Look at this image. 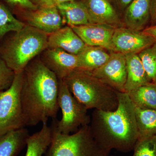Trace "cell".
<instances>
[{"instance_id": "cell-1", "label": "cell", "mask_w": 156, "mask_h": 156, "mask_svg": "<svg viewBox=\"0 0 156 156\" xmlns=\"http://www.w3.org/2000/svg\"><path fill=\"white\" fill-rule=\"evenodd\" d=\"M58 80L41 59L30 62L23 71L20 99L25 126L48 123L56 118Z\"/></svg>"}, {"instance_id": "cell-2", "label": "cell", "mask_w": 156, "mask_h": 156, "mask_svg": "<svg viewBox=\"0 0 156 156\" xmlns=\"http://www.w3.org/2000/svg\"><path fill=\"white\" fill-rule=\"evenodd\" d=\"M118 106L112 111L94 109L90 127L96 141L110 151H133L139 138L135 108L127 92H117Z\"/></svg>"}, {"instance_id": "cell-3", "label": "cell", "mask_w": 156, "mask_h": 156, "mask_svg": "<svg viewBox=\"0 0 156 156\" xmlns=\"http://www.w3.org/2000/svg\"><path fill=\"white\" fill-rule=\"evenodd\" d=\"M64 80L71 93L88 109L112 111L117 108V91L90 72L76 69Z\"/></svg>"}, {"instance_id": "cell-4", "label": "cell", "mask_w": 156, "mask_h": 156, "mask_svg": "<svg viewBox=\"0 0 156 156\" xmlns=\"http://www.w3.org/2000/svg\"><path fill=\"white\" fill-rule=\"evenodd\" d=\"M48 35L28 25L0 48V56L14 73L21 72L33 58L48 48Z\"/></svg>"}, {"instance_id": "cell-5", "label": "cell", "mask_w": 156, "mask_h": 156, "mask_svg": "<svg viewBox=\"0 0 156 156\" xmlns=\"http://www.w3.org/2000/svg\"><path fill=\"white\" fill-rule=\"evenodd\" d=\"M51 126L52 138L46 156H108L111 151L101 146L92 135L90 126L75 133L61 134Z\"/></svg>"}, {"instance_id": "cell-6", "label": "cell", "mask_w": 156, "mask_h": 156, "mask_svg": "<svg viewBox=\"0 0 156 156\" xmlns=\"http://www.w3.org/2000/svg\"><path fill=\"white\" fill-rule=\"evenodd\" d=\"M58 104L62 116L60 120L53 119L51 125L57 132L71 134L90 125L91 118L88 109L71 93L64 80H58Z\"/></svg>"}, {"instance_id": "cell-7", "label": "cell", "mask_w": 156, "mask_h": 156, "mask_svg": "<svg viewBox=\"0 0 156 156\" xmlns=\"http://www.w3.org/2000/svg\"><path fill=\"white\" fill-rule=\"evenodd\" d=\"M23 71L16 73L9 89L0 92V135L25 128L20 99Z\"/></svg>"}, {"instance_id": "cell-8", "label": "cell", "mask_w": 156, "mask_h": 156, "mask_svg": "<svg viewBox=\"0 0 156 156\" xmlns=\"http://www.w3.org/2000/svg\"><path fill=\"white\" fill-rule=\"evenodd\" d=\"M91 73L117 92H126L125 87L127 80V73L125 54L110 51V56L108 60Z\"/></svg>"}, {"instance_id": "cell-9", "label": "cell", "mask_w": 156, "mask_h": 156, "mask_svg": "<svg viewBox=\"0 0 156 156\" xmlns=\"http://www.w3.org/2000/svg\"><path fill=\"white\" fill-rule=\"evenodd\" d=\"M156 42L154 39L142 31L122 27L115 29L112 39V51L125 55L138 54Z\"/></svg>"}, {"instance_id": "cell-10", "label": "cell", "mask_w": 156, "mask_h": 156, "mask_svg": "<svg viewBox=\"0 0 156 156\" xmlns=\"http://www.w3.org/2000/svg\"><path fill=\"white\" fill-rule=\"evenodd\" d=\"M92 23L110 26L115 28L125 27L119 12L111 0H81Z\"/></svg>"}, {"instance_id": "cell-11", "label": "cell", "mask_w": 156, "mask_h": 156, "mask_svg": "<svg viewBox=\"0 0 156 156\" xmlns=\"http://www.w3.org/2000/svg\"><path fill=\"white\" fill-rule=\"evenodd\" d=\"M25 10L23 15L28 25L48 35L62 27L63 20L57 7H41L35 10Z\"/></svg>"}, {"instance_id": "cell-12", "label": "cell", "mask_w": 156, "mask_h": 156, "mask_svg": "<svg viewBox=\"0 0 156 156\" xmlns=\"http://www.w3.org/2000/svg\"><path fill=\"white\" fill-rule=\"evenodd\" d=\"M70 27L87 46L101 47L112 51V39L116 28L99 23Z\"/></svg>"}, {"instance_id": "cell-13", "label": "cell", "mask_w": 156, "mask_h": 156, "mask_svg": "<svg viewBox=\"0 0 156 156\" xmlns=\"http://www.w3.org/2000/svg\"><path fill=\"white\" fill-rule=\"evenodd\" d=\"M43 62L56 74L58 80H64L78 68L77 55L68 53L60 48H48L44 53Z\"/></svg>"}, {"instance_id": "cell-14", "label": "cell", "mask_w": 156, "mask_h": 156, "mask_svg": "<svg viewBox=\"0 0 156 156\" xmlns=\"http://www.w3.org/2000/svg\"><path fill=\"white\" fill-rule=\"evenodd\" d=\"M86 46L69 26L48 35V48H60L71 54L78 55Z\"/></svg>"}, {"instance_id": "cell-15", "label": "cell", "mask_w": 156, "mask_h": 156, "mask_svg": "<svg viewBox=\"0 0 156 156\" xmlns=\"http://www.w3.org/2000/svg\"><path fill=\"white\" fill-rule=\"evenodd\" d=\"M151 0H133L124 12L125 26L134 30L143 31L151 20Z\"/></svg>"}, {"instance_id": "cell-16", "label": "cell", "mask_w": 156, "mask_h": 156, "mask_svg": "<svg viewBox=\"0 0 156 156\" xmlns=\"http://www.w3.org/2000/svg\"><path fill=\"white\" fill-rule=\"evenodd\" d=\"M125 56L127 76L125 90L128 93L150 82L138 54L130 53Z\"/></svg>"}, {"instance_id": "cell-17", "label": "cell", "mask_w": 156, "mask_h": 156, "mask_svg": "<svg viewBox=\"0 0 156 156\" xmlns=\"http://www.w3.org/2000/svg\"><path fill=\"white\" fill-rule=\"evenodd\" d=\"M30 136L25 128L0 135V156H16L27 145Z\"/></svg>"}, {"instance_id": "cell-18", "label": "cell", "mask_w": 156, "mask_h": 156, "mask_svg": "<svg viewBox=\"0 0 156 156\" xmlns=\"http://www.w3.org/2000/svg\"><path fill=\"white\" fill-rule=\"evenodd\" d=\"M108 50L101 47L86 46L77 56L80 69L92 72L104 64L110 56Z\"/></svg>"}, {"instance_id": "cell-19", "label": "cell", "mask_w": 156, "mask_h": 156, "mask_svg": "<svg viewBox=\"0 0 156 156\" xmlns=\"http://www.w3.org/2000/svg\"><path fill=\"white\" fill-rule=\"evenodd\" d=\"M52 129L48 123H43L40 131L30 135L27 141L25 156H43L51 144Z\"/></svg>"}, {"instance_id": "cell-20", "label": "cell", "mask_w": 156, "mask_h": 156, "mask_svg": "<svg viewBox=\"0 0 156 156\" xmlns=\"http://www.w3.org/2000/svg\"><path fill=\"white\" fill-rule=\"evenodd\" d=\"M57 8L70 27L92 23L87 10L80 1L62 3L57 5Z\"/></svg>"}, {"instance_id": "cell-21", "label": "cell", "mask_w": 156, "mask_h": 156, "mask_svg": "<svg viewBox=\"0 0 156 156\" xmlns=\"http://www.w3.org/2000/svg\"><path fill=\"white\" fill-rule=\"evenodd\" d=\"M127 93L134 107L156 110V83H148Z\"/></svg>"}, {"instance_id": "cell-22", "label": "cell", "mask_w": 156, "mask_h": 156, "mask_svg": "<svg viewBox=\"0 0 156 156\" xmlns=\"http://www.w3.org/2000/svg\"><path fill=\"white\" fill-rule=\"evenodd\" d=\"M139 138L156 136V110L134 107Z\"/></svg>"}, {"instance_id": "cell-23", "label": "cell", "mask_w": 156, "mask_h": 156, "mask_svg": "<svg viewBox=\"0 0 156 156\" xmlns=\"http://www.w3.org/2000/svg\"><path fill=\"white\" fill-rule=\"evenodd\" d=\"M25 25L14 17L8 8L0 3V38L10 32L20 30Z\"/></svg>"}, {"instance_id": "cell-24", "label": "cell", "mask_w": 156, "mask_h": 156, "mask_svg": "<svg viewBox=\"0 0 156 156\" xmlns=\"http://www.w3.org/2000/svg\"><path fill=\"white\" fill-rule=\"evenodd\" d=\"M149 80L156 83V42L138 53Z\"/></svg>"}, {"instance_id": "cell-25", "label": "cell", "mask_w": 156, "mask_h": 156, "mask_svg": "<svg viewBox=\"0 0 156 156\" xmlns=\"http://www.w3.org/2000/svg\"><path fill=\"white\" fill-rule=\"evenodd\" d=\"M133 156H156V136L138 139Z\"/></svg>"}, {"instance_id": "cell-26", "label": "cell", "mask_w": 156, "mask_h": 156, "mask_svg": "<svg viewBox=\"0 0 156 156\" xmlns=\"http://www.w3.org/2000/svg\"><path fill=\"white\" fill-rule=\"evenodd\" d=\"M15 73L0 56V92L9 89L13 83Z\"/></svg>"}, {"instance_id": "cell-27", "label": "cell", "mask_w": 156, "mask_h": 156, "mask_svg": "<svg viewBox=\"0 0 156 156\" xmlns=\"http://www.w3.org/2000/svg\"><path fill=\"white\" fill-rule=\"evenodd\" d=\"M12 8L17 9H24L27 10H35L38 9L36 5L30 0H3Z\"/></svg>"}, {"instance_id": "cell-28", "label": "cell", "mask_w": 156, "mask_h": 156, "mask_svg": "<svg viewBox=\"0 0 156 156\" xmlns=\"http://www.w3.org/2000/svg\"><path fill=\"white\" fill-rule=\"evenodd\" d=\"M74 1L75 0H30L32 2L38 7H57L59 4Z\"/></svg>"}, {"instance_id": "cell-29", "label": "cell", "mask_w": 156, "mask_h": 156, "mask_svg": "<svg viewBox=\"0 0 156 156\" xmlns=\"http://www.w3.org/2000/svg\"><path fill=\"white\" fill-rule=\"evenodd\" d=\"M133 0H111L118 12L124 13L126 8Z\"/></svg>"}, {"instance_id": "cell-30", "label": "cell", "mask_w": 156, "mask_h": 156, "mask_svg": "<svg viewBox=\"0 0 156 156\" xmlns=\"http://www.w3.org/2000/svg\"><path fill=\"white\" fill-rule=\"evenodd\" d=\"M151 21L152 25H156V0H151Z\"/></svg>"}, {"instance_id": "cell-31", "label": "cell", "mask_w": 156, "mask_h": 156, "mask_svg": "<svg viewBox=\"0 0 156 156\" xmlns=\"http://www.w3.org/2000/svg\"><path fill=\"white\" fill-rule=\"evenodd\" d=\"M142 31L146 34L153 38L156 41V25H151L146 27Z\"/></svg>"}, {"instance_id": "cell-32", "label": "cell", "mask_w": 156, "mask_h": 156, "mask_svg": "<svg viewBox=\"0 0 156 156\" xmlns=\"http://www.w3.org/2000/svg\"><path fill=\"white\" fill-rule=\"evenodd\" d=\"M108 156H114V155L109 156V155Z\"/></svg>"}]
</instances>
